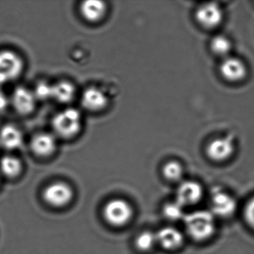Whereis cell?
<instances>
[{
    "label": "cell",
    "instance_id": "cell-8",
    "mask_svg": "<svg viewBox=\"0 0 254 254\" xmlns=\"http://www.w3.org/2000/svg\"><path fill=\"white\" fill-rule=\"evenodd\" d=\"M203 196V189L198 183L193 181H184L176 191V201L184 207L192 206L200 201Z\"/></svg>",
    "mask_w": 254,
    "mask_h": 254
},
{
    "label": "cell",
    "instance_id": "cell-25",
    "mask_svg": "<svg viewBox=\"0 0 254 254\" xmlns=\"http://www.w3.org/2000/svg\"><path fill=\"white\" fill-rule=\"evenodd\" d=\"M8 105V99L3 93L0 92V111H4Z\"/></svg>",
    "mask_w": 254,
    "mask_h": 254
},
{
    "label": "cell",
    "instance_id": "cell-12",
    "mask_svg": "<svg viewBox=\"0 0 254 254\" xmlns=\"http://www.w3.org/2000/svg\"><path fill=\"white\" fill-rule=\"evenodd\" d=\"M157 244L169 251H175L182 246L184 238L183 233L172 227H163L157 233Z\"/></svg>",
    "mask_w": 254,
    "mask_h": 254
},
{
    "label": "cell",
    "instance_id": "cell-19",
    "mask_svg": "<svg viewBox=\"0 0 254 254\" xmlns=\"http://www.w3.org/2000/svg\"><path fill=\"white\" fill-rule=\"evenodd\" d=\"M210 48L216 56L227 58L232 49L231 41L224 35H216L211 41Z\"/></svg>",
    "mask_w": 254,
    "mask_h": 254
},
{
    "label": "cell",
    "instance_id": "cell-6",
    "mask_svg": "<svg viewBox=\"0 0 254 254\" xmlns=\"http://www.w3.org/2000/svg\"><path fill=\"white\" fill-rule=\"evenodd\" d=\"M43 197L48 204L55 207H62L71 201L73 197V191L65 183H53L46 187Z\"/></svg>",
    "mask_w": 254,
    "mask_h": 254
},
{
    "label": "cell",
    "instance_id": "cell-1",
    "mask_svg": "<svg viewBox=\"0 0 254 254\" xmlns=\"http://www.w3.org/2000/svg\"><path fill=\"white\" fill-rule=\"evenodd\" d=\"M184 222L189 236L194 240H206L215 233V215L210 211L197 210L187 214Z\"/></svg>",
    "mask_w": 254,
    "mask_h": 254
},
{
    "label": "cell",
    "instance_id": "cell-5",
    "mask_svg": "<svg viewBox=\"0 0 254 254\" xmlns=\"http://www.w3.org/2000/svg\"><path fill=\"white\" fill-rule=\"evenodd\" d=\"M210 207V212L215 217L227 218L236 212L237 203L233 196L219 188H215L211 195Z\"/></svg>",
    "mask_w": 254,
    "mask_h": 254
},
{
    "label": "cell",
    "instance_id": "cell-2",
    "mask_svg": "<svg viewBox=\"0 0 254 254\" xmlns=\"http://www.w3.org/2000/svg\"><path fill=\"white\" fill-rule=\"evenodd\" d=\"M53 125L55 131L59 136L64 138L72 137L81 129V114L73 108L64 110L56 116Z\"/></svg>",
    "mask_w": 254,
    "mask_h": 254
},
{
    "label": "cell",
    "instance_id": "cell-18",
    "mask_svg": "<svg viewBox=\"0 0 254 254\" xmlns=\"http://www.w3.org/2000/svg\"><path fill=\"white\" fill-rule=\"evenodd\" d=\"M0 170L8 178H15L21 172V162L13 156H5L0 160Z\"/></svg>",
    "mask_w": 254,
    "mask_h": 254
},
{
    "label": "cell",
    "instance_id": "cell-4",
    "mask_svg": "<svg viewBox=\"0 0 254 254\" xmlns=\"http://www.w3.org/2000/svg\"><path fill=\"white\" fill-rule=\"evenodd\" d=\"M23 69V61L17 53L10 50L0 51V84L18 78Z\"/></svg>",
    "mask_w": 254,
    "mask_h": 254
},
{
    "label": "cell",
    "instance_id": "cell-10",
    "mask_svg": "<svg viewBox=\"0 0 254 254\" xmlns=\"http://www.w3.org/2000/svg\"><path fill=\"white\" fill-rule=\"evenodd\" d=\"M220 71L225 79L236 82L241 81L246 76L247 67L241 59L235 57H227L221 62Z\"/></svg>",
    "mask_w": 254,
    "mask_h": 254
},
{
    "label": "cell",
    "instance_id": "cell-21",
    "mask_svg": "<svg viewBox=\"0 0 254 254\" xmlns=\"http://www.w3.org/2000/svg\"><path fill=\"white\" fill-rule=\"evenodd\" d=\"M136 248L141 251H149L157 245V236L156 233L151 231L142 232L136 238Z\"/></svg>",
    "mask_w": 254,
    "mask_h": 254
},
{
    "label": "cell",
    "instance_id": "cell-20",
    "mask_svg": "<svg viewBox=\"0 0 254 254\" xmlns=\"http://www.w3.org/2000/svg\"><path fill=\"white\" fill-rule=\"evenodd\" d=\"M163 174L166 179L170 181H178L184 175L182 165L176 160L168 162L163 168Z\"/></svg>",
    "mask_w": 254,
    "mask_h": 254
},
{
    "label": "cell",
    "instance_id": "cell-17",
    "mask_svg": "<svg viewBox=\"0 0 254 254\" xmlns=\"http://www.w3.org/2000/svg\"><path fill=\"white\" fill-rule=\"evenodd\" d=\"M75 94V87L67 81H62L53 85L52 98L60 103H69Z\"/></svg>",
    "mask_w": 254,
    "mask_h": 254
},
{
    "label": "cell",
    "instance_id": "cell-15",
    "mask_svg": "<svg viewBox=\"0 0 254 254\" xmlns=\"http://www.w3.org/2000/svg\"><path fill=\"white\" fill-rule=\"evenodd\" d=\"M107 5L99 0H87L80 7L81 16L90 23H97L103 19L107 12Z\"/></svg>",
    "mask_w": 254,
    "mask_h": 254
},
{
    "label": "cell",
    "instance_id": "cell-14",
    "mask_svg": "<svg viewBox=\"0 0 254 254\" xmlns=\"http://www.w3.org/2000/svg\"><path fill=\"white\" fill-rule=\"evenodd\" d=\"M30 145L31 149L37 156L49 157L56 151V140L50 133H39L32 138Z\"/></svg>",
    "mask_w": 254,
    "mask_h": 254
},
{
    "label": "cell",
    "instance_id": "cell-24",
    "mask_svg": "<svg viewBox=\"0 0 254 254\" xmlns=\"http://www.w3.org/2000/svg\"><path fill=\"white\" fill-rule=\"evenodd\" d=\"M245 217L248 224L254 229V197L251 198L245 206Z\"/></svg>",
    "mask_w": 254,
    "mask_h": 254
},
{
    "label": "cell",
    "instance_id": "cell-9",
    "mask_svg": "<svg viewBox=\"0 0 254 254\" xmlns=\"http://www.w3.org/2000/svg\"><path fill=\"white\" fill-rule=\"evenodd\" d=\"M234 151V143L228 137L218 138L209 142L206 154L211 160L222 162L231 157Z\"/></svg>",
    "mask_w": 254,
    "mask_h": 254
},
{
    "label": "cell",
    "instance_id": "cell-22",
    "mask_svg": "<svg viewBox=\"0 0 254 254\" xmlns=\"http://www.w3.org/2000/svg\"><path fill=\"white\" fill-rule=\"evenodd\" d=\"M184 206L180 204L178 201L169 202L166 203L163 207V215L167 219L172 221L184 219L185 217Z\"/></svg>",
    "mask_w": 254,
    "mask_h": 254
},
{
    "label": "cell",
    "instance_id": "cell-7",
    "mask_svg": "<svg viewBox=\"0 0 254 254\" xmlns=\"http://www.w3.org/2000/svg\"><path fill=\"white\" fill-rule=\"evenodd\" d=\"M195 17L200 26L206 29H213L219 26L222 22L224 14L219 5L209 2L203 4L197 8Z\"/></svg>",
    "mask_w": 254,
    "mask_h": 254
},
{
    "label": "cell",
    "instance_id": "cell-13",
    "mask_svg": "<svg viewBox=\"0 0 254 254\" xmlns=\"http://www.w3.org/2000/svg\"><path fill=\"white\" fill-rule=\"evenodd\" d=\"M108 98L105 93L96 87H90L84 90L81 97V105L92 112L102 111L108 105Z\"/></svg>",
    "mask_w": 254,
    "mask_h": 254
},
{
    "label": "cell",
    "instance_id": "cell-16",
    "mask_svg": "<svg viewBox=\"0 0 254 254\" xmlns=\"http://www.w3.org/2000/svg\"><path fill=\"white\" fill-rule=\"evenodd\" d=\"M23 143L21 131L12 125H6L0 130V145L8 150L16 149Z\"/></svg>",
    "mask_w": 254,
    "mask_h": 254
},
{
    "label": "cell",
    "instance_id": "cell-3",
    "mask_svg": "<svg viewBox=\"0 0 254 254\" xmlns=\"http://www.w3.org/2000/svg\"><path fill=\"white\" fill-rule=\"evenodd\" d=\"M103 215L107 222L115 227H121L131 219L133 209L130 203L123 199H112L105 204Z\"/></svg>",
    "mask_w": 254,
    "mask_h": 254
},
{
    "label": "cell",
    "instance_id": "cell-11",
    "mask_svg": "<svg viewBox=\"0 0 254 254\" xmlns=\"http://www.w3.org/2000/svg\"><path fill=\"white\" fill-rule=\"evenodd\" d=\"M12 104L19 114H29L35 109L36 98L30 90L19 87L13 93Z\"/></svg>",
    "mask_w": 254,
    "mask_h": 254
},
{
    "label": "cell",
    "instance_id": "cell-23",
    "mask_svg": "<svg viewBox=\"0 0 254 254\" xmlns=\"http://www.w3.org/2000/svg\"><path fill=\"white\" fill-rule=\"evenodd\" d=\"M52 91L53 86L46 82H41L37 85L34 95L36 99L46 100L52 98Z\"/></svg>",
    "mask_w": 254,
    "mask_h": 254
}]
</instances>
